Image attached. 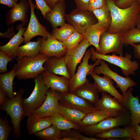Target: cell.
I'll return each mask as SVG.
<instances>
[{
	"label": "cell",
	"mask_w": 140,
	"mask_h": 140,
	"mask_svg": "<svg viewBox=\"0 0 140 140\" xmlns=\"http://www.w3.org/2000/svg\"><path fill=\"white\" fill-rule=\"evenodd\" d=\"M106 4L110 11L111 22L107 31L123 34L136 27L140 11V4L137 1L124 9L117 7L113 0H106Z\"/></svg>",
	"instance_id": "cell-1"
},
{
	"label": "cell",
	"mask_w": 140,
	"mask_h": 140,
	"mask_svg": "<svg viewBox=\"0 0 140 140\" xmlns=\"http://www.w3.org/2000/svg\"><path fill=\"white\" fill-rule=\"evenodd\" d=\"M49 58L41 54L34 57L17 58L16 77L19 80L34 79L45 71L44 64Z\"/></svg>",
	"instance_id": "cell-2"
},
{
	"label": "cell",
	"mask_w": 140,
	"mask_h": 140,
	"mask_svg": "<svg viewBox=\"0 0 140 140\" xmlns=\"http://www.w3.org/2000/svg\"><path fill=\"white\" fill-rule=\"evenodd\" d=\"M116 117L106 118L92 125L80 127L79 130L88 136L93 137L96 135L107 131L117 127H124L131 124L130 112L128 109Z\"/></svg>",
	"instance_id": "cell-3"
},
{
	"label": "cell",
	"mask_w": 140,
	"mask_h": 140,
	"mask_svg": "<svg viewBox=\"0 0 140 140\" xmlns=\"http://www.w3.org/2000/svg\"><path fill=\"white\" fill-rule=\"evenodd\" d=\"M24 93V89L20 88L17 92L14 97L12 99L8 98L4 104L0 105L1 109L5 112L10 116L13 128V136L17 138L20 137V124L24 117L22 103Z\"/></svg>",
	"instance_id": "cell-4"
},
{
	"label": "cell",
	"mask_w": 140,
	"mask_h": 140,
	"mask_svg": "<svg viewBox=\"0 0 140 140\" xmlns=\"http://www.w3.org/2000/svg\"><path fill=\"white\" fill-rule=\"evenodd\" d=\"M34 79V87L31 93L27 98L22 99L24 117L28 116L41 107L46 99V93L49 88L44 83L41 74Z\"/></svg>",
	"instance_id": "cell-5"
},
{
	"label": "cell",
	"mask_w": 140,
	"mask_h": 140,
	"mask_svg": "<svg viewBox=\"0 0 140 140\" xmlns=\"http://www.w3.org/2000/svg\"><path fill=\"white\" fill-rule=\"evenodd\" d=\"M91 53V58L95 62L96 60L100 59L118 66L121 69L123 73L126 77L130 75H135V72L138 68L139 63L136 61L131 60V54L126 53L124 57L117 56L115 53L111 55L102 54L95 51L93 47L90 49Z\"/></svg>",
	"instance_id": "cell-6"
},
{
	"label": "cell",
	"mask_w": 140,
	"mask_h": 140,
	"mask_svg": "<svg viewBox=\"0 0 140 140\" xmlns=\"http://www.w3.org/2000/svg\"><path fill=\"white\" fill-rule=\"evenodd\" d=\"M90 49L87 50L83 57L82 62L74 74L69 79V92H73L74 90L89 82L87 76L93 71L94 68L100 64L101 59H98L93 64H89V60L91 58Z\"/></svg>",
	"instance_id": "cell-7"
},
{
	"label": "cell",
	"mask_w": 140,
	"mask_h": 140,
	"mask_svg": "<svg viewBox=\"0 0 140 140\" xmlns=\"http://www.w3.org/2000/svg\"><path fill=\"white\" fill-rule=\"evenodd\" d=\"M65 20L76 31L84 34L88 27L97 22L92 12L77 9L73 10L69 14L66 15Z\"/></svg>",
	"instance_id": "cell-8"
},
{
	"label": "cell",
	"mask_w": 140,
	"mask_h": 140,
	"mask_svg": "<svg viewBox=\"0 0 140 140\" xmlns=\"http://www.w3.org/2000/svg\"><path fill=\"white\" fill-rule=\"evenodd\" d=\"M124 45L121 33H110L106 31L100 37L99 43L100 53L105 54L112 52L123 55Z\"/></svg>",
	"instance_id": "cell-9"
},
{
	"label": "cell",
	"mask_w": 140,
	"mask_h": 140,
	"mask_svg": "<svg viewBox=\"0 0 140 140\" xmlns=\"http://www.w3.org/2000/svg\"><path fill=\"white\" fill-rule=\"evenodd\" d=\"M105 61L101 59L100 65L96 66L93 71L98 75L101 74L108 76L114 80L116 83L117 87L121 89L122 94L125 93L129 88L137 85V83L129 77L122 76L113 71Z\"/></svg>",
	"instance_id": "cell-10"
},
{
	"label": "cell",
	"mask_w": 140,
	"mask_h": 140,
	"mask_svg": "<svg viewBox=\"0 0 140 140\" xmlns=\"http://www.w3.org/2000/svg\"><path fill=\"white\" fill-rule=\"evenodd\" d=\"M90 45L88 40L84 38L77 47L68 50L64 57L67 71L71 77L75 74L77 65L80 63L87 49Z\"/></svg>",
	"instance_id": "cell-11"
},
{
	"label": "cell",
	"mask_w": 140,
	"mask_h": 140,
	"mask_svg": "<svg viewBox=\"0 0 140 140\" xmlns=\"http://www.w3.org/2000/svg\"><path fill=\"white\" fill-rule=\"evenodd\" d=\"M29 2L31 15L29 24L23 34L24 42L25 44L30 41L31 39L36 36H40L46 39L50 33L46 28L41 24L36 15L34 10L36 7L32 0H28Z\"/></svg>",
	"instance_id": "cell-12"
},
{
	"label": "cell",
	"mask_w": 140,
	"mask_h": 140,
	"mask_svg": "<svg viewBox=\"0 0 140 140\" xmlns=\"http://www.w3.org/2000/svg\"><path fill=\"white\" fill-rule=\"evenodd\" d=\"M40 42V54L49 58L52 57L60 58L64 56L68 49L62 42L59 41L50 33L47 38H39Z\"/></svg>",
	"instance_id": "cell-13"
},
{
	"label": "cell",
	"mask_w": 140,
	"mask_h": 140,
	"mask_svg": "<svg viewBox=\"0 0 140 140\" xmlns=\"http://www.w3.org/2000/svg\"><path fill=\"white\" fill-rule=\"evenodd\" d=\"M59 102L87 114L96 109L94 106L73 92L61 93Z\"/></svg>",
	"instance_id": "cell-14"
},
{
	"label": "cell",
	"mask_w": 140,
	"mask_h": 140,
	"mask_svg": "<svg viewBox=\"0 0 140 140\" xmlns=\"http://www.w3.org/2000/svg\"><path fill=\"white\" fill-rule=\"evenodd\" d=\"M60 94V92L49 88L44 103L40 108L33 112L43 117H49L59 113Z\"/></svg>",
	"instance_id": "cell-15"
},
{
	"label": "cell",
	"mask_w": 140,
	"mask_h": 140,
	"mask_svg": "<svg viewBox=\"0 0 140 140\" xmlns=\"http://www.w3.org/2000/svg\"><path fill=\"white\" fill-rule=\"evenodd\" d=\"M132 87L129 88L125 93L122 94L123 99L121 104L123 107L129 110L131 118V124L132 126L140 124V104L137 96H134Z\"/></svg>",
	"instance_id": "cell-16"
},
{
	"label": "cell",
	"mask_w": 140,
	"mask_h": 140,
	"mask_svg": "<svg viewBox=\"0 0 140 140\" xmlns=\"http://www.w3.org/2000/svg\"><path fill=\"white\" fill-rule=\"evenodd\" d=\"M30 4L28 0H20L6 13V22L8 25L13 24L18 21L22 22L23 26L25 25L28 21L27 13Z\"/></svg>",
	"instance_id": "cell-17"
},
{
	"label": "cell",
	"mask_w": 140,
	"mask_h": 140,
	"mask_svg": "<svg viewBox=\"0 0 140 140\" xmlns=\"http://www.w3.org/2000/svg\"><path fill=\"white\" fill-rule=\"evenodd\" d=\"M89 74L94 80V83L99 93L104 92L108 93L121 103L123 96L114 86V82L112 79L105 75L101 77L93 71Z\"/></svg>",
	"instance_id": "cell-18"
},
{
	"label": "cell",
	"mask_w": 140,
	"mask_h": 140,
	"mask_svg": "<svg viewBox=\"0 0 140 140\" xmlns=\"http://www.w3.org/2000/svg\"><path fill=\"white\" fill-rule=\"evenodd\" d=\"M41 74L44 83L49 88L61 93L69 92V79L66 77L58 76L46 71Z\"/></svg>",
	"instance_id": "cell-19"
},
{
	"label": "cell",
	"mask_w": 140,
	"mask_h": 140,
	"mask_svg": "<svg viewBox=\"0 0 140 140\" xmlns=\"http://www.w3.org/2000/svg\"><path fill=\"white\" fill-rule=\"evenodd\" d=\"M101 95V98L94 105L96 109L118 114L126 110L117 99L111 97L107 93L102 92Z\"/></svg>",
	"instance_id": "cell-20"
},
{
	"label": "cell",
	"mask_w": 140,
	"mask_h": 140,
	"mask_svg": "<svg viewBox=\"0 0 140 140\" xmlns=\"http://www.w3.org/2000/svg\"><path fill=\"white\" fill-rule=\"evenodd\" d=\"M27 117L26 126L30 135H34L52 124L49 117L41 116L34 112Z\"/></svg>",
	"instance_id": "cell-21"
},
{
	"label": "cell",
	"mask_w": 140,
	"mask_h": 140,
	"mask_svg": "<svg viewBox=\"0 0 140 140\" xmlns=\"http://www.w3.org/2000/svg\"><path fill=\"white\" fill-rule=\"evenodd\" d=\"M95 137L104 140L115 138H127L130 140L134 139L133 126L131 124L124 127H117L107 131L96 135Z\"/></svg>",
	"instance_id": "cell-22"
},
{
	"label": "cell",
	"mask_w": 140,
	"mask_h": 140,
	"mask_svg": "<svg viewBox=\"0 0 140 140\" xmlns=\"http://www.w3.org/2000/svg\"><path fill=\"white\" fill-rule=\"evenodd\" d=\"M43 66L45 69V71L56 75L64 76L69 79L71 78L67 71L64 56L49 57L44 62Z\"/></svg>",
	"instance_id": "cell-23"
},
{
	"label": "cell",
	"mask_w": 140,
	"mask_h": 140,
	"mask_svg": "<svg viewBox=\"0 0 140 140\" xmlns=\"http://www.w3.org/2000/svg\"><path fill=\"white\" fill-rule=\"evenodd\" d=\"M64 1L57 3L51 9V11L46 14L45 19L51 24L53 28L61 26L65 23L66 14L65 5Z\"/></svg>",
	"instance_id": "cell-24"
},
{
	"label": "cell",
	"mask_w": 140,
	"mask_h": 140,
	"mask_svg": "<svg viewBox=\"0 0 140 140\" xmlns=\"http://www.w3.org/2000/svg\"><path fill=\"white\" fill-rule=\"evenodd\" d=\"M23 26L22 24L17 25L16 27L18 30L17 33L7 43L0 46V50L6 52L13 59L16 57L17 52L19 45L24 41L22 36L26 28Z\"/></svg>",
	"instance_id": "cell-25"
},
{
	"label": "cell",
	"mask_w": 140,
	"mask_h": 140,
	"mask_svg": "<svg viewBox=\"0 0 140 140\" xmlns=\"http://www.w3.org/2000/svg\"><path fill=\"white\" fill-rule=\"evenodd\" d=\"M108 29L104 25L97 22L88 27L84 34V38L88 40L91 45L95 48L96 51L100 53L99 43L100 37Z\"/></svg>",
	"instance_id": "cell-26"
},
{
	"label": "cell",
	"mask_w": 140,
	"mask_h": 140,
	"mask_svg": "<svg viewBox=\"0 0 140 140\" xmlns=\"http://www.w3.org/2000/svg\"><path fill=\"white\" fill-rule=\"evenodd\" d=\"M119 114L96 109L87 114L78 125L80 127L94 125L106 118L116 117Z\"/></svg>",
	"instance_id": "cell-27"
},
{
	"label": "cell",
	"mask_w": 140,
	"mask_h": 140,
	"mask_svg": "<svg viewBox=\"0 0 140 140\" xmlns=\"http://www.w3.org/2000/svg\"><path fill=\"white\" fill-rule=\"evenodd\" d=\"M73 93L94 106L99 99V92L94 83L89 82L78 88Z\"/></svg>",
	"instance_id": "cell-28"
},
{
	"label": "cell",
	"mask_w": 140,
	"mask_h": 140,
	"mask_svg": "<svg viewBox=\"0 0 140 140\" xmlns=\"http://www.w3.org/2000/svg\"><path fill=\"white\" fill-rule=\"evenodd\" d=\"M17 65L15 64L13 68L9 72L0 74V89L3 91L10 99L15 95L13 90V82L16 77V71Z\"/></svg>",
	"instance_id": "cell-29"
},
{
	"label": "cell",
	"mask_w": 140,
	"mask_h": 140,
	"mask_svg": "<svg viewBox=\"0 0 140 140\" xmlns=\"http://www.w3.org/2000/svg\"><path fill=\"white\" fill-rule=\"evenodd\" d=\"M40 42L39 38L36 41H29L20 46L17 51L16 57L20 58L24 57H32L39 55L40 49Z\"/></svg>",
	"instance_id": "cell-30"
},
{
	"label": "cell",
	"mask_w": 140,
	"mask_h": 140,
	"mask_svg": "<svg viewBox=\"0 0 140 140\" xmlns=\"http://www.w3.org/2000/svg\"><path fill=\"white\" fill-rule=\"evenodd\" d=\"M49 117L52 124L62 131H68L72 129L77 130L80 128L78 125L68 120L59 113Z\"/></svg>",
	"instance_id": "cell-31"
},
{
	"label": "cell",
	"mask_w": 140,
	"mask_h": 140,
	"mask_svg": "<svg viewBox=\"0 0 140 140\" xmlns=\"http://www.w3.org/2000/svg\"><path fill=\"white\" fill-rule=\"evenodd\" d=\"M58 112L68 120L78 125L86 114L80 111L69 107L60 102Z\"/></svg>",
	"instance_id": "cell-32"
},
{
	"label": "cell",
	"mask_w": 140,
	"mask_h": 140,
	"mask_svg": "<svg viewBox=\"0 0 140 140\" xmlns=\"http://www.w3.org/2000/svg\"><path fill=\"white\" fill-rule=\"evenodd\" d=\"M34 135L43 140H60L62 137L63 132L52 124Z\"/></svg>",
	"instance_id": "cell-33"
},
{
	"label": "cell",
	"mask_w": 140,
	"mask_h": 140,
	"mask_svg": "<svg viewBox=\"0 0 140 140\" xmlns=\"http://www.w3.org/2000/svg\"><path fill=\"white\" fill-rule=\"evenodd\" d=\"M75 30L74 27L69 24L65 23L59 28H53L52 35L60 42L65 41Z\"/></svg>",
	"instance_id": "cell-34"
},
{
	"label": "cell",
	"mask_w": 140,
	"mask_h": 140,
	"mask_svg": "<svg viewBox=\"0 0 140 140\" xmlns=\"http://www.w3.org/2000/svg\"><path fill=\"white\" fill-rule=\"evenodd\" d=\"M92 12L98 22L104 25L109 28L111 23V17L110 11L106 4Z\"/></svg>",
	"instance_id": "cell-35"
},
{
	"label": "cell",
	"mask_w": 140,
	"mask_h": 140,
	"mask_svg": "<svg viewBox=\"0 0 140 140\" xmlns=\"http://www.w3.org/2000/svg\"><path fill=\"white\" fill-rule=\"evenodd\" d=\"M124 45L140 43V29L135 28L122 34Z\"/></svg>",
	"instance_id": "cell-36"
},
{
	"label": "cell",
	"mask_w": 140,
	"mask_h": 140,
	"mask_svg": "<svg viewBox=\"0 0 140 140\" xmlns=\"http://www.w3.org/2000/svg\"><path fill=\"white\" fill-rule=\"evenodd\" d=\"M84 38V34L75 30L65 41L62 43L68 50H70L77 47Z\"/></svg>",
	"instance_id": "cell-37"
},
{
	"label": "cell",
	"mask_w": 140,
	"mask_h": 140,
	"mask_svg": "<svg viewBox=\"0 0 140 140\" xmlns=\"http://www.w3.org/2000/svg\"><path fill=\"white\" fill-rule=\"evenodd\" d=\"M7 115L4 118L0 116V140H7L12 127L7 118Z\"/></svg>",
	"instance_id": "cell-38"
},
{
	"label": "cell",
	"mask_w": 140,
	"mask_h": 140,
	"mask_svg": "<svg viewBox=\"0 0 140 140\" xmlns=\"http://www.w3.org/2000/svg\"><path fill=\"white\" fill-rule=\"evenodd\" d=\"M13 61V59L6 52L0 50V73H4L6 72L8 62Z\"/></svg>",
	"instance_id": "cell-39"
},
{
	"label": "cell",
	"mask_w": 140,
	"mask_h": 140,
	"mask_svg": "<svg viewBox=\"0 0 140 140\" xmlns=\"http://www.w3.org/2000/svg\"><path fill=\"white\" fill-rule=\"evenodd\" d=\"M35 0L37 9L40 11L44 18L45 19L46 13L49 11H51V9L47 5L45 0Z\"/></svg>",
	"instance_id": "cell-40"
},
{
	"label": "cell",
	"mask_w": 140,
	"mask_h": 140,
	"mask_svg": "<svg viewBox=\"0 0 140 140\" xmlns=\"http://www.w3.org/2000/svg\"><path fill=\"white\" fill-rule=\"evenodd\" d=\"M106 0H90L88 10L92 12L94 10L101 7L106 4Z\"/></svg>",
	"instance_id": "cell-41"
},
{
	"label": "cell",
	"mask_w": 140,
	"mask_h": 140,
	"mask_svg": "<svg viewBox=\"0 0 140 140\" xmlns=\"http://www.w3.org/2000/svg\"><path fill=\"white\" fill-rule=\"evenodd\" d=\"M76 6V9L81 10H88L90 0H74Z\"/></svg>",
	"instance_id": "cell-42"
},
{
	"label": "cell",
	"mask_w": 140,
	"mask_h": 140,
	"mask_svg": "<svg viewBox=\"0 0 140 140\" xmlns=\"http://www.w3.org/2000/svg\"><path fill=\"white\" fill-rule=\"evenodd\" d=\"M68 135L74 136L77 137L79 140H102V139L94 137H87L85 136L80 133L76 131H73L69 132Z\"/></svg>",
	"instance_id": "cell-43"
},
{
	"label": "cell",
	"mask_w": 140,
	"mask_h": 140,
	"mask_svg": "<svg viewBox=\"0 0 140 140\" xmlns=\"http://www.w3.org/2000/svg\"><path fill=\"white\" fill-rule=\"evenodd\" d=\"M137 0H117L115 3L118 7L124 9L130 6L134 2Z\"/></svg>",
	"instance_id": "cell-44"
},
{
	"label": "cell",
	"mask_w": 140,
	"mask_h": 140,
	"mask_svg": "<svg viewBox=\"0 0 140 140\" xmlns=\"http://www.w3.org/2000/svg\"><path fill=\"white\" fill-rule=\"evenodd\" d=\"M13 26L12 25L10 27L8 28L6 32L5 33L0 32V37L8 39L11 38L15 35Z\"/></svg>",
	"instance_id": "cell-45"
},
{
	"label": "cell",
	"mask_w": 140,
	"mask_h": 140,
	"mask_svg": "<svg viewBox=\"0 0 140 140\" xmlns=\"http://www.w3.org/2000/svg\"><path fill=\"white\" fill-rule=\"evenodd\" d=\"M18 0H0V4L6 5L9 8H12L17 3Z\"/></svg>",
	"instance_id": "cell-46"
},
{
	"label": "cell",
	"mask_w": 140,
	"mask_h": 140,
	"mask_svg": "<svg viewBox=\"0 0 140 140\" xmlns=\"http://www.w3.org/2000/svg\"><path fill=\"white\" fill-rule=\"evenodd\" d=\"M134 133V140H140V125L139 124L133 125Z\"/></svg>",
	"instance_id": "cell-47"
},
{
	"label": "cell",
	"mask_w": 140,
	"mask_h": 140,
	"mask_svg": "<svg viewBox=\"0 0 140 140\" xmlns=\"http://www.w3.org/2000/svg\"><path fill=\"white\" fill-rule=\"evenodd\" d=\"M134 47V56L137 59H140V43L138 44H131Z\"/></svg>",
	"instance_id": "cell-48"
},
{
	"label": "cell",
	"mask_w": 140,
	"mask_h": 140,
	"mask_svg": "<svg viewBox=\"0 0 140 140\" xmlns=\"http://www.w3.org/2000/svg\"><path fill=\"white\" fill-rule=\"evenodd\" d=\"M6 94L2 90L0 89V104L2 105L4 104L9 98L6 97Z\"/></svg>",
	"instance_id": "cell-49"
},
{
	"label": "cell",
	"mask_w": 140,
	"mask_h": 140,
	"mask_svg": "<svg viewBox=\"0 0 140 140\" xmlns=\"http://www.w3.org/2000/svg\"><path fill=\"white\" fill-rule=\"evenodd\" d=\"M47 5L51 9L55 5L59 2L64 1V0H45Z\"/></svg>",
	"instance_id": "cell-50"
},
{
	"label": "cell",
	"mask_w": 140,
	"mask_h": 140,
	"mask_svg": "<svg viewBox=\"0 0 140 140\" xmlns=\"http://www.w3.org/2000/svg\"><path fill=\"white\" fill-rule=\"evenodd\" d=\"M60 140H79L76 137L72 136L67 135L62 137Z\"/></svg>",
	"instance_id": "cell-51"
},
{
	"label": "cell",
	"mask_w": 140,
	"mask_h": 140,
	"mask_svg": "<svg viewBox=\"0 0 140 140\" xmlns=\"http://www.w3.org/2000/svg\"><path fill=\"white\" fill-rule=\"evenodd\" d=\"M136 26L137 28L140 29V11L138 15Z\"/></svg>",
	"instance_id": "cell-52"
},
{
	"label": "cell",
	"mask_w": 140,
	"mask_h": 140,
	"mask_svg": "<svg viewBox=\"0 0 140 140\" xmlns=\"http://www.w3.org/2000/svg\"><path fill=\"white\" fill-rule=\"evenodd\" d=\"M137 1L140 4V0H137Z\"/></svg>",
	"instance_id": "cell-53"
},
{
	"label": "cell",
	"mask_w": 140,
	"mask_h": 140,
	"mask_svg": "<svg viewBox=\"0 0 140 140\" xmlns=\"http://www.w3.org/2000/svg\"><path fill=\"white\" fill-rule=\"evenodd\" d=\"M116 0V1H117V0Z\"/></svg>",
	"instance_id": "cell-54"
}]
</instances>
